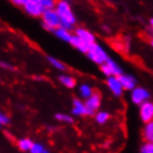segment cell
I'll return each mask as SVG.
<instances>
[{"mask_svg":"<svg viewBox=\"0 0 153 153\" xmlns=\"http://www.w3.org/2000/svg\"><path fill=\"white\" fill-rule=\"evenodd\" d=\"M94 114H96V121L99 123V124L107 123L108 120L110 119V114H109V112H107V111H99V112H96Z\"/></svg>","mask_w":153,"mask_h":153,"instance_id":"19","label":"cell"},{"mask_svg":"<svg viewBox=\"0 0 153 153\" xmlns=\"http://www.w3.org/2000/svg\"><path fill=\"white\" fill-rule=\"evenodd\" d=\"M48 61H49V63L52 65L53 68H56V69L59 70V71H65V70H67V65L62 61H60L59 59H57V58L48 57Z\"/></svg>","mask_w":153,"mask_h":153,"instance_id":"18","label":"cell"},{"mask_svg":"<svg viewBox=\"0 0 153 153\" xmlns=\"http://www.w3.org/2000/svg\"><path fill=\"white\" fill-rule=\"evenodd\" d=\"M72 114L78 117H84L88 114V110L84 105V102L80 99H74L72 102Z\"/></svg>","mask_w":153,"mask_h":153,"instance_id":"12","label":"cell"},{"mask_svg":"<svg viewBox=\"0 0 153 153\" xmlns=\"http://www.w3.org/2000/svg\"><path fill=\"white\" fill-rule=\"evenodd\" d=\"M39 4L43 10H53L57 4V0H39Z\"/></svg>","mask_w":153,"mask_h":153,"instance_id":"20","label":"cell"},{"mask_svg":"<svg viewBox=\"0 0 153 153\" xmlns=\"http://www.w3.org/2000/svg\"><path fill=\"white\" fill-rule=\"evenodd\" d=\"M59 81L68 89L76 88V79L74 76H69V74H61V76H59Z\"/></svg>","mask_w":153,"mask_h":153,"instance_id":"14","label":"cell"},{"mask_svg":"<svg viewBox=\"0 0 153 153\" xmlns=\"http://www.w3.org/2000/svg\"><path fill=\"white\" fill-rule=\"evenodd\" d=\"M143 138L146 142L153 141V121L146 123L143 128Z\"/></svg>","mask_w":153,"mask_h":153,"instance_id":"17","label":"cell"},{"mask_svg":"<svg viewBox=\"0 0 153 153\" xmlns=\"http://www.w3.org/2000/svg\"><path fill=\"white\" fill-rule=\"evenodd\" d=\"M45 150V146L40 144V143H32V146L30 148V153H42Z\"/></svg>","mask_w":153,"mask_h":153,"instance_id":"23","label":"cell"},{"mask_svg":"<svg viewBox=\"0 0 153 153\" xmlns=\"http://www.w3.org/2000/svg\"><path fill=\"white\" fill-rule=\"evenodd\" d=\"M56 119H57L58 121H61V122L73 123V118H72V115L65 114V113H57V114H56Z\"/></svg>","mask_w":153,"mask_h":153,"instance_id":"22","label":"cell"},{"mask_svg":"<svg viewBox=\"0 0 153 153\" xmlns=\"http://www.w3.org/2000/svg\"><path fill=\"white\" fill-rule=\"evenodd\" d=\"M52 32H53L54 35L57 36L58 38L61 39V40H63V41H65V42H69L70 38H71V36H72L71 31L67 30V29H65V28H61V27H59V28H57V29H54Z\"/></svg>","mask_w":153,"mask_h":153,"instance_id":"15","label":"cell"},{"mask_svg":"<svg viewBox=\"0 0 153 153\" xmlns=\"http://www.w3.org/2000/svg\"><path fill=\"white\" fill-rule=\"evenodd\" d=\"M32 143H33V142L31 141L30 139L25 138V139L19 140V142H18V146H19V149L21 150V151H29L31 146H32Z\"/></svg>","mask_w":153,"mask_h":153,"instance_id":"21","label":"cell"},{"mask_svg":"<svg viewBox=\"0 0 153 153\" xmlns=\"http://www.w3.org/2000/svg\"><path fill=\"white\" fill-rule=\"evenodd\" d=\"M120 83L122 85L123 90H128V91H131L133 90L137 84H138V81L135 79V76H131V74H126V73H122L118 76Z\"/></svg>","mask_w":153,"mask_h":153,"instance_id":"10","label":"cell"},{"mask_svg":"<svg viewBox=\"0 0 153 153\" xmlns=\"http://www.w3.org/2000/svg\"><path fill=\"white\" fill-rule=\"evenodd\" d=\"M85 54L88 56V58L91 61H93L96 65H99L104 63L108 60V58H109L105 49L102 48L97 42L92 43V45H90L88 47V50H87V53Z\"/></svg>","mask_w":153,"mask_h":153,"instance_id":"2","label":"cell"},{"mask_svg":"<svg viewBox=\"0 0 153 153\" xmlns=\"http://www.w3.org/2000/svg\"><path fill=\"white\" fill-rule=\"evenodd\" d=\"M10 122V119L7 114H4V112H0V128L2 126H7Z\"/></svg>","mask_w":153,"mask_h":153,"instance_id":"25","label":"cell"},{"mask_svg":"<svg viewBox=\"0 0 153 153\" xmlns=\"http://www.w3.org/2000/svg\"><path fill=\"white\" fill-rule=\"evenodd\" d=\"M150 97H151L150 91L143 87H135L133 90H131V101L137 105L149 101Z\"/></svg>","mask_w":153,"mask_h":153,"instance_id":"5","label":"cell"},{"mask_svg":"<svg viewBox=\"0 0 153 153\" xmlns=\"http://www.w3.org/2000/svg\"><path fill=\"white\" fill-rule=\"evenodd\" d=\"M68 43H70V45H71L73 48H76V50H79L81 53H87V50H88L89 46L88 45H85V43H84L81 39L78 38L76 35L71 36V38H70Z\"/></svg>","mask_w":153,"mask_h":153,"instance_id":"13","label":"cell"},{"mask_svg":"<svg viewBox=\"0 0 153 153\" xmlns=\"http://www.w3.org/2000/svg\"><path fill=\"white\" fill-rule=\"evenodd\" d=\"M140 107V118L144 123L152 121L153 119V103L151 101H146L142 104L139 105Z\"/></svg>","mask_w":153,"mask_h":153,"instance_id":"7","label":"cell"},{"mask_svg":"<svg viewBox=\"0 0 153 153\" xmlns=\"http://www.w3.org/2000/svg\"><path fill=\"white\" fill-rule=\"evenodd\" d=\"M74 35L79 39H81L88 46L96 42V36L93 35L91 31L85 29V28H76V29H74Z\"/></svg>","mask_w":153,"mask_h":153,"instance_id":"8","label":"cell"},{"mask_svg":"<svg viewBox=\"0 0 153 153\" xmlns=\"http://www.w3.org/2000/svg\"><path fill=\"white\" fill-rule=\"evenodd\" d=\"M149 26H150V27H152V26H153V19H152V18L149 20Z\"/></svg>","mask_w":153,"mask_h":153,"instance_id":"28","label":"cell"},{"mask_svg":"<svg viewBox=\"0 0 153 153\" xmlns=\"http://www.w3.org/2000/svg\"><path fill=\"white\" fill-rule=\"evenodd\" d=\"M23 9H25V11L27 12L28 15L32 16V17H36V18H38V17H41L42 12H43V9L42 7L39 4V2H26V4H23Z\"/></svg>","mask_w":153,"mask_h":153,"instance_id":"11","label":"cell"},{"mask_svg":"<svg viewBox=\"0 0 153 153\" xmlns=\"http://www.w3.org/2000/svg\"><path fill=\"white\" fill-rule=\"evenodd\" d=\"M83 102L87 110H88V114L94 115V113L99 110L100 105H101V96L98 92H93L88 99L84 100Z\"/></svg>","mask_w":153,"mask_h":153,"instance_id":"6","label":"cell"},{"mask_svg":"<svg viewBox=\"0 0 153 153\" xmlns=\"http://www.w3.org/2000/svg\"><path fill=\"white\" fill-rule=\"evenodd\" d=\"M100 68H101V72L107 78L108 76H119L123 73L122 68L111 58H108L107 61L100 65Z\"/></svg>","mask_w":153,"mask_h":153,"instance_id":"4","label":"cell"},{"mask_svg":"<svg viewBox=\"0 0 153 153\" xmlns=\"http://www.w3.org/2000/svg\"><path fill=\"white\" fill-rule=\"evenodd\" d=\"M0 67L1 68H4V69H8V70H12V65L7 63V62L4 61H0Z\"/></svg>","mask_w":153,"mask_h":153,"instance_id":"26","label":"cell"},{"mask_svg":"<svg viewBox=\"0 0 153 153\" xmlns=\"http://www.w3.org/2000/svg\"><path fill=\"white\" fill-rule=\"evenodd\" d=\"M28 2H39V0H27Z\"/></svg>","mask_w":153,"mask_h":153,"instance_id":"29","label":"cell"},{"mask_svg":"<svg viewBox=\"0 0 153 153\" xmlns=\"http://www.w3.org/2000/svg\"><path fill=\"white\" fill-rule=\"evenodd\" d=\"M93 92H94V90H93V88H92L90 84L82 83L79 85V94H80V97L82 99H84V100L88 99Z\"/></svg>","mask_w":153,"mask_h":153,"instance_id":"16","label":"cell"},{"mask_svg":"<svg viewBox=\"0 0 153 153\" xmlns=\"http://www.w3.org/2000/svg\"><path fill=\"white\" fill-rule=\"evenodd\" d=\"M41 20L43 27L49 31H53L54 29L60 27V18L58 17L54 9L53 10H43L41 15Z\"/></svg>","mask_w":153,"mask_h":153,"instance_id":"3","label":"cell"},{"mask_svg":"<svg viewBox=\"0 0 153 153\" xmlns=\"http://www.w3.org/2000/svg\"><path fill=\"white\" fill-rule=\"evenodd\" d=\"M140 153H153V143L152 142H146L141 146Z\"/></svg>","mask_w":153,"mask_h":153,"instance_id":"24","label":"cell"},{"mask_svg":"<svg viewBox=\"0 0 153 153\" xmlns=\"http://www.w3.org/2000/svg\"><path fill=\"white\" fill-rule=\"evenodd\" d=\"M107 85L109 90L112 92V94L115 97H121L123 94V88L120 81H119L118 76H108L107 78Z\"/></svg>","mask_w":153,"mask_h":153,"instance_id":"9","label":"cell"},{"mask_svg":"<svg viewBox=\"0 0 153 153\" xmlns=\"http://www.w3.org/2000/svg\"><path fill=\"white\" fill-rule=\"evenodd\" d=\"M11 1L16 6H19V7H23V4L27 2V0H11Z\"/></svg>","mask_w":153,"mask_h":153,"instance_id":"27","label":"cell"},{"mask_svg":"<svg viewBox=\"0 0 153 153\" xmlns=\"http://www.w3.org/2000/svg\"><path fill=\"white\" fill-rule=\"evenodd\" d=\"M42 153H49V151H48V150L45 149V150H43V152H42Z\"/></svg>","mask_w":153,"mask_h":153,"instance_id":"30","label":"cell"},{"mask_svg":"<svg viewBox=\"0 0 153 153\" xmlns=\"http://www.w3.org/2000/svg\"><path fill=\"white\" fill-rule=\"evenodd\" d=\"M54 11L57 12L58 17L60 18V27L70 30L76 22V18L73 13L70 4L67 0H59L57 1Z\"/></svg>","mask_w":153,"mask_h":153,"instance_id":"1","label":"cell"}]
</instances>
